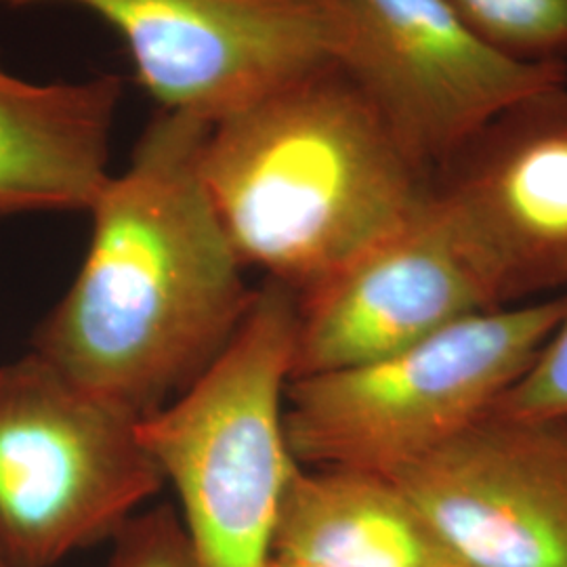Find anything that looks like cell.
<instances>
[{"label":"cell","mask_w":567,"mask_h":567,"mask_svg":"<svg viewBox=\"0 0 567 567\" xmlns=\"http://www.w3.org/2000/svg\"><path fill=\"white\" fill-rule=\"evenodd\" d=\"M566 290L505 305L368 364L295 379L284 426L301 466L389 475L480 421L532 364Z\"/></svg>","instance_id":"277c9868"},{"label":"cell","mask_w":567,"mask_h":567,"mask_svg":"<svg viewBox=\"0 0 567 567\" xmlns=\"http://www.w3.org/2000/svg\"><path fill=\"white\" fill-rule=\"evenodd\" d=\"M297 295L265 280L224 353L140 423L143 444L179 498L198 567H265L299 463L284 412L292 379Z\"/></svg>","instance_id":"3957f363"},{"label":"cell","mask_w":567,"mask_h":567,"mask_svg":"<svg viewBox=\"0 0 567 567\" xmlns=\"http://www.w3.org/2000/svg\"><path fill=\"white\" fill-rule=\"evenodd\" d=\"M210 122L161 110L91 206L81 269L34 351L140 421L231 343L257 288L203 177Z\"/></svg>","instance_id":"6da1fadb"},{"label":"cell","mask_w":567,"mask_h":567,"mask_svg":"<svg viewBox=\"0 0 567 567\" xmlns=\"http://www.w3.org/2000/svg\"><path fill=\"white\" fill-rule=\"evenodd\" d=\"M105 567H198L182 517L171 505L133 515L112 538Z\"/></svg>","instance_id":"9a60e30c"},{"label":"cell","mask_w":567,"mask_h":567,"mask_svg":"<svg viewBox=\"0 0 567 567\" xmlns=\"http://www.w3.org/2000/svg\"><path fill=\"white\" fill-rule=\"evenodd\" d=\"M122 81L30 82L0 65V217L91 210L110 182Z\"/></svg>","instance_id":"8fae6325"},{"label":"cell","mask_w":567,"mask_h":567,"mask_svg":"<svg viewBox=\"0 0 567 567\" xmlns=\"http://www.w3.org/2000/svg\"><path fill=\"white\" fill-rule=\"evenodd\" d=\"M489 412L511 419H567V301L547 343Z\"/></svg>","instance_id":"5bb4252c"},{"label":"cell","mask_w":567,"mask_h":567,"mask_svg":"<svg viewBox=\"0 0 567 567\" xmlns=\"http://www.w3.org/2000/svg\"><path fill=\"white\" fill-rule=\"evenodd\" d=\"M265 567H324L320 564H311L303 559H295V557H284V555H271L269 564Z\"/></svg>","instance_id":"2e32d148"},{"label":"cell","mask_w":567,"mask_h":567,"mask_svg":"<svg viewBox=\"0 0 567 567\" xmlns=\"http://www.w3.org/2000/svg\"><path fill=\"white\" fill-rule=\"evenodd\" d=\"M494 49L526 63H566L567 0H450Z\"/></svg>","instance_id":"4fadbf2b"},{"label":"cell","mask_w":567,"mask_h":567,"mask_svg":"<svg viewBox=\"0 0 567 567\" xmlns=\"http://www.w3.org/2000/svg\"><path fill=\"white\" fill-rule=\"evenodd\" d=\"M274 555L324 567H456L421 508L386 475L343 466L297 468Z\"/></svg>","instance_id":"7c38bea8"},{"label":"cell","mask_w":567,"mask_h":567,"mask_svg":"<svg viewBox=\"0 0 567 567\" xmlns=\"http://www.w3.org/2000/svg\"><path fill=\"white\" fill-rule=\"evenodd\" d=\"M203 177L244 267L297 297L405 224L433 182L337 61L213 122Z\"/></svg>","instance_id":"7a4b0ae2"},{"label":"cell","mask_w":567,"mask_h":567,"mask_svg":"<svg viewBox=\"0 0 567 567\" xmlns=\"http://www.w3.org/2000/svg\"><path fill=\"white\" fill-rule=\"evenodd\" d=\"M386 477L456 567H567V419L487 412Z\"/></svg>","instance_id":"9c48e42d"},{"label":"cell","mask_w":567,"mask_h":567,"mask_svg":"<svg viewBox=\"0 0 567 567\" xmlns=\"http://www.w3.org/2000/svg\"><path fill=\"white\" fill-rule=\"evenodd\" d=\"M501 303L429 194L398 229L297 297L292 379L368 364Z\"/></svg>","instance_id":"30bf717a"},{"label":"cell","mask_w":567,"mask_h":567,"mask_svg":"<svg viewBox=\"0 0 567 567\" xmlns=\"http://www.w3.org/2000/svg\"><path fill=\"white\" fill-rule=\"evenodd\" d=\"M0 567H13L9 561H7V557L0 553Z\"/></svg>","instance_id":"e0dca14e"},{"label":"cell","mask_w":567,"mask_h":567,"mask_svg":"<svg viewBox=\"0 0 567 567\" xmlns=\"http://www.w3.org/2000/svg\"><path fill=\"white\" fill-rule=\"evenodd\" d=\"M140 419L37 351L0 365V553L53 567L112 540L164 486Z\"/></svg>","instance_id":"5b68a950"},{"label":"cell","mask_w":567,"mask_h":567,"mask_svg":"<svg viewBox=\"0 0 567 567\" xmlns=\"http://www.w3.org/2000/svg\"><path fill=\"white\" fill-rule=\"evenodd\" d=\"M68 2L121 37L161 110L217 122L337 61L326 0H0Z\"/></svg>","instance_id":"52a82bcc"},{"label":"cell","mask_w":567,"mask_h":567,"mask_svg":"<svg viewBox=\"0 0 567 567\" xmlns=\"http://www.w3.org/2000/svg\"><path fill=\"white\" fill-rule=\"evenodd\" d=\"M337 63L433 175L487 121L567 81L566 63L511 60L450 0H326Z\"/></svg>","instance_id":"8992f818"},{"label":"cell","mask_w":567,"mask_h":567,"mask_svg":"<svg viewBox=\"0 0 567 567\" xmlns=\"http://www.w3.org/2000/svg\"><path fill=\"white\" fill-rule=\"evenodd\" d=\"M503 305L567 290V81L511 103L431 182Z\"/></svg>","instance_id":"ba28073f"}]
</instances>
